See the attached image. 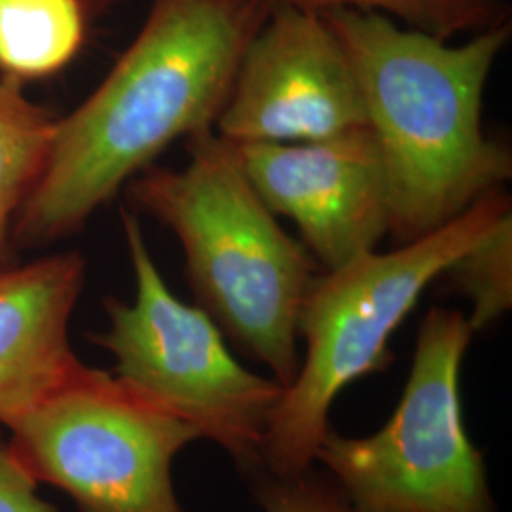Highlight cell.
<instances>
[{
	"mask_svg": "<svg viewBox=\"0 0 512 512\" xmlns=\"http://www.w3.org/2000/svg\"><path fill=\"white\" fill-rule=\"evenodd\" d=\"M186 152L181 169L150 165L129 181V198L179 239L196 306L287 387L302 361L298 317L319 264L281 228L215 129L190 135Z\"/></svg>",
	"mask_w": 512,
	"mask_h": 512,
	"instance_id": "obj_3",
	"label": "cell"
},
{
	"mask_svg": "<svg viewBox=\"0 0 512 512\" xmlns=\"http://www.w3.org/2000/svg\"><path fill=\"white\" fill-rule=\"evenodd\" d=\"M0 512H59L42 499L38 484L14 456L8 437L0 435Z\"/></svg>",
	"mask_w": 512,
	"mask_h": 512,
	"instance_id": "obj_16",
	"label": "cell"
},
{
	"mask_svg": "<svg viewBox=\"0 0 512 512\" xmlns=\"http://www.w3.org/2000/svg\"><path fill=\"white\" fill-rule=\"evenodd\" d=\"M86 38L82 0H0V73L23 82L63 71Z\"/></svg>",
	"mask_w": 512,
	"mask_h": 512,
	"instance_id": "obj_11",
	"label": "cell"
},
{
	"mask_svg": "<svg viewBox=\"0 0 512 512\" xmlns=\"http://www.w3.org/2000/svg\"><path fill=\"white\" fill-rule=\"evenodd\" d=\"M368 126L348 55L317 12L270 0L239 61L215 133L238 143H302Z\"/></svg>",
	"mask_w": 512,
	"mask_h": 512,
	"instance_id": "obj_8",
	"label": "cell"
},
{
	"mask_svg": "<svg viewBox=\"0 0 512 512\" xmlns=\"http://www.w3.org/2000/svg\"><path fill=\"white\" fill-rule=\"evenodd\" d=\"M270 0H154L97 90L55 120L12 234L46 245L80 230L177 139L215 129Z\"/></svg>",
	"mask_w": 512,
	"mask_h": 512,
	"instance_id": "obj_1",
	"label": "cell"
},
{
	"mask_svg": "<svg viewBox=\"0 0 512 512\" xmlns=\"http://www.w3.org/2000/svg\"><path fill=\"white\" fill-rule=\"evenodd\" d=\"M135 296L105 298L109 327L93 344L114 357V376L152 404L190 423L236 461L262 469V444L285 387L239 363L217 323L167 287L137 215L122 211Z\"/></svg>",
	"mask_w": 512,
	"mask_h": 512,
	"instance_id": "obj_5",
	"label": "cell"
},
{
	"mask_svg": "<svg viewBox=\"0 0 512 512\" xmlns=\"http://www.w3.org/2000/svg\"><path fill=\"white\" fill-rule=\"evenodd\" d=\"M84 281L76 251L0 266V425L27 414L80 363L69 325Z\"/></svg>",
	"mask_w": 512,
	"mask_h": 512,
	"instance_id": "obj_10",
	"label": "cell"
},
{
	"mask_svg": "<svg viewBox=\"0 0 512 512\" xmlns=\"http://www.w3.org/2000/svg\"><path fill=\"white\" fill-rule=\"evenodd\" d=\"M6 429L31 478L80 512H186L173 463L200 433L110 372L78 363Z\"/></svg>",
	"mask_w": 512,
	"mask_h": 512,
	"instance_id": "obj_7",
	"label": "cell"
},
{
	"mask_svg": "<svg viewBox=\"0 0 512 512\" xmlns=\"http://www.w3.org/2000/svg\"><path fill=\"white\" fill-rule=\"evenodd\" d=\"M463 311L421 319L403 397L384 427L346 437L330 427L315 463L357 512H497L482 452L469 437L461 365L473 338Z\"/></svg>",
	"mask_w": 512,
	"mask_h": 512,
	"instance_id": "obj_6",
	"label": "cell"
},
{
	"mask_svg": "<svg viewBox=\"0 0 512 512\" xmlns=\"http://www.w3.org/2000/svg\"><path fill=\"white\" fill-rule=\"evenodd\" d=\"M230 147L260 200L294 220L325 270L376 251L389 234L384 165L368 126L319 141Z\"/></svg>",
	"mask_w": 512,
	"mask_h": 512,
	"instance_id": "obj_9",
	"label": "cell"
},
{
	"mask_svg": "<svg viewBox=\"0 0 512 512\" xmlns=\"http://www.w3.org/2000/svg\"><path fill=\"white\" fill-rule=\"evenodd\" d=\"M245 478L264 512H357L332 476L315 467L291 475L262 467Z\"/></svg>",
	"mask_w": 512,
	"mask_h": 512,
	"instance_id": "obj_15",
	"label": "cell"
},
{
	"mask_svg": "<svg viewBox=\"0 0 512 512\" xmlns=\"http://www.w3.org/2000/svg\"><path fill=\"white\" fill-rule=\"evenodd\" d=\"M463 294L473 332L492 327L512 308V213L458 256L444 274Z\"/></svg>",
	"mask_w": 512,
	"mask_h": 512,
	"instance_id": "obj_14",
	"label": "cell"
},
{
	"mask_svg": "<svg viewBox=\"0 0 512 512\" xmlns=\"http://www.w3.org/2000/svg\"><path fill=\"white\" fill-rule=\"evenodd\" d=\"M321 16L357 78L384 165L389 234L399 245L503 190L511 150L484 135L482 99L511 21L450 46L376 12L336 8Z\"/></svg>",
	"mask_w": 512,
	"mask_h": 512,
	"instance_id": "obj_2",
	"label": "cell"
},
{
	"mask_svg": "<svg viewBox=\"0 0 512 512\" xmlns=\"http://www.w3.org/2000/svg\"><path fill=\"white\" fill-rule=\"evenodd\" d=\"M308 12L351 8L401 19L408 29L448 40L509 21L507 0H274Z\"/></svg>",
	"mask_w": 512,
	"mask_h": 512,
	"instance_id": "obj_13",
	"label": "cell"
},
{
	"mask_svg": "<svg viewBox=\"0 0 512 512\" xmlns=\"http://www.w3.org/2000/svg\"><path fill=\"white\" fill-rule=\"evenodd\" d=\"M55 120L23 93L19 82L0 80V266L6 264L8 236L19 209L44 167Z\"/></svg>",
	"mask_w": 512,
	"mask_h": 512,
	"instance_id": "obj_12",
	"label": "cell"
},
{
	"mask_svg": "<svg viewBox=\"0 0 512 512\" xmlns=\"http://www.w3.org/2000/svg\"><path fill=\"white\" fill-rule=\"evenodd\" d=\"M511 213V196L495 190L423 238L368 251L313 279L298 317L306 357L270 421L264 469L291 475L315 465L338 395L393 363L389 340L423 291Z\"/></svg>",
	"mask_w": 512,
	"mask_h": 512,
	"instance_id": "obj_4",
	"label": "cell"
}]
</instances>
